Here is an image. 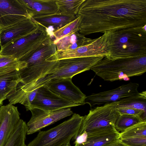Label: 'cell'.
I'll return each mask as SVG.
<instances>
[{
  "mask_svg": "<svg viewBox=\"0 0 146 146\" xmlns=\"http://www.w3.org/2000/svg\"><path fill=\"white\" fill-rule=\"evenodd\" d=\"M77 16L84 35L146 25V0H85Z\"/></svg>",
  "mask_w": 146,
  "mask_h": 146,
  "instance_id": "1",
  "label": "cell"
},
{
  "mask_svg": "<svg viewBox=\"0 0 146 146\" xmlns=\"http://www.w3.org/2000/svg\"><path fill=\"white\" fill-rule=\"evenodd\" d=\"M90 70L105 81H127L146 72V55L116 59L105 57Z\"/></svg>",
  "mask_w": 146,
  "mask_h": 146,
  "instance_id": "2",
  "label": "cell"
},
{
  "mask_svg": "<svg viewBox=\"0 0 146 146\" xmlns=\"http://www.w3.org/2000/svg\"><path fill=\"white\" fill-rule=\"evenodd\" d=\"M142 27L110 31V54L107 57L116 59L146 55V31Z\"/></svg>",
  "mask_w": 146,
  "mask_h": 146,
  "instance_id": "3",
  "label": "cell"
},
{
  "mask_svg": "<svg viewBox=\"0 0 146 146\" xmlns=\"http://www.w3.org/2000/svg\"><path fill=\"white\" fill-rule=\"evenodd\" d=\"M103 56L74 58L56 61L53 68L36 82L24 86L26 91H29L45 86L53 80L61 78H71L75 75L90 70Z\"/></svg>",
  "mask_w": 146,
  "mask_h": 146,
  "instance_id": "4",
  "label": "cell"
},
{
  "mask_svg": "<svg viewBox=\"0 0 146 146\" xmlns=\"http://www.w3.org/2000/svg\"><path fill=\"white\" fill-rule=\"evenodd\" d=\"M57 50L53 40L46 44L28 56L23 57L18 60L24 62L26 67L19 71V74L23 85L33 83L38 80L51 70L56 61H48L46 60L54 54Z\"/></svg>",
  "mask_w": 146,
  "mask_h": 146,
  "instance_id": "5",
  "label": "cell"
},
{
  "mask_svg": "<svg viewBox=\"0 0 146 146\" xmlns=\"http://www.w3.org/2000/svg\"><path fill=\"white\" fill-rule=\"evenodd\" d=\"M83 116L74 113L68 119L48 130L40 131L26 146H62L75 141Z\"/></svg>",
  "mask_w": 146,
  "mask_h": 146,
  "instance_id": "6",
  "label": "cell"
},
{
  "mask_svg": "<svg viewBox=\"0 0 146 146\" xmlns=\"http://www.w3.org/2000/svg\"><path fill=\"white\" fill-rule=\"evenodd\" d=\"M52 40L45 28L38 24L37 28L31 33L1 48L0 55L11 56L18 60L32 54Z\"/></svg>",
  "mask_w": 146,
  "mask_h": 146,
  "instance_id": "7",
  "label": "cell"
},
{
  "mask_svg": "<svg viewBox=\"0 0 146 146\" xmlns=\"http://www.w3.org/2000/svg\"><path fill=\"white\" fill-rule=\"evenodd\" d=\"M116 104V102H112L90 110L87 115L83 116L78 136L85 132L87 133L108 127H115L116 121L120 115Z\"/></svg>",
  "mask_w": 146,
  "mask_h": 146,
  "instance_id": "8",
  "label": "cell"
},
{
  "mask_svg": "<svg viewBox=\"0 0 146 146\" xmlns=\"http://www.w3.org/2000/svg\"><path fill=\"white\" fill-rule=\"evenodd\" d=\"M101 36L91 41L84 46L66 51H57L50 56L52 60L68 58L103 56H109L110 52V31L106 32Z\"/></svg>",
  "mask_w": 146,
  "mask_h": 146,
  "instance_id": "9",
  "label": "cell"
},
{
  "mask_svg": "<svg viewBox=\"0 0 146 146\" xmlns=\"http://www.w3.org/2000/svg\"><path fill=\"white\" fill-rule=\"evenodd\" d=\"M29 110L31 112L32 116L27 123L28 135L39 132L42 129L73 113L70 108L49 111L31 107Z\"/></svg>",
  "mask_w": 146,
  "mask_h": 146,
  "instance_id": "10",
  "label": "cell"
},
{
  "mask_svg": "<svg viewBox=\"0 0 146 146\" xmlns=\"http://www.w3.org/2000/svg\"><path fill=\"white\" fill-rule=\"evenodd\" d=\"M139 84L131 82L113 90L92 93L86 96L85 104L91 108L97 105L116 102L138 94Z\"/></svg>",
  "mask_w": 146,
  "mask_h": 146,
  "instance_id": "11",
  "label": "cell"
},
{
  "mask_svg": "<svg viewBox=\"0 0 146 146\" xmlns=\"http://www.w3.org/2000/svg\"><path fill=\"white\" fill-rule=\"evenodd\" d=\"M80 106L64 99L51 91L47 86L38 88L36 96L29 109L35 107L49 111Z\"/></svg>",
  "mask_w": 146,
  "mask_h": 146,
  "instance_id": "12",
  "label": "cell"
},
{
  "mask_svg": "<svg viewBox=\"0 0 146 146\" xmlns=\"http://www.w3.org/2000/svg\"><path fill=\"white\" fill-rule=\"evenodd\" d=\"M31 18L19 0H0V30Z\"/></svg>",
  "mask_w": 146,
  "mask_h": 146,
  "instance_id": "13",
  "label": "cell"
},
{
  "mask_svg": "<svg viewBox=\"0 0 146 146\" xmlns=\"http://www.w3.org/2000/svg\"><path fill=\"white\" fill-rule=\"evenodd\" d=\"M72 78L56 79L45 86L62 98L80 105H84L86 96L73 83Z\"/></svg>",
  "mask_w": 146,
  "mask_h": 146,
  "instance_id": "14",
  "label": "cell"
},
{
  "mask_svg": "<svg viewBox=\"0 0 146 146\" xmlns=\"http://www.w3.org/2000/svg\"><path fill=\"white\" fill-rule=\"evenodd\" d=\"M17 107L8 104L0 107V146H4L20 119Z\"/></svg>",
  "mask_w": 146,
  "mask_h": 146,
  "instance_id": "15",
  "label": "cell"
},
{
  "mask_svg": "<svg viewBox=\"0 0 146 146\" xmlns=\"http://www.w3.org/2000/svg\"><path fill=\"white\" fill-rule=\"evenodd\" d=\"M38 25L31 18L0 30L1 48L13 40L30 33L36 29Z\"/></svg>",
  "mask_w": 146,
  "mask_h": 146,
  "instance_id": "16",
  "label": "cell"
},
{
  "mask_svg": "<svg viewBox=\"0 0 146 146\" xmlns=\"http://www.w3.org/2000/svg\"><path fill=\"white\" fill-rule=\"evenodd\" d=\"M76 18L59 11L52 14L36 15L31 19L35 22L45 28L51 38L54 32L62 28Z\"/></svg>",
  "mask_w": 146,
  "mask_h": 146,
  "instance_id": "17",
  "label": "cell"
},
{
  "mask_svg": "<svg viewBox=\"0 0 146 146\" xmlns=\"http://www.w3.org/2000/svg\"><path fill=\"white\" fill-rule=\"evenodd\" d=\"M87 134V139L85 142L75 145L74 146H104L120 139V132L114 127H108Z\"/></svg>",
  "mask_w": 146,
  "mask_h": 146,
  "instance_id": "18",
  "label": "cell"
},
{
  "mask_svg": "<svg viewBox=\"0 0 146 146\" xmlns=\"http://www.w3.org/2000/svg\"><path fill=\"white\" fill-rule=\"evenodd\" d=\"M31 17L34 16L52 14L58 11L56 0H19Z\"/></svg>",
  "mask_w": 146,
  "mask_h": 146,
  "instance_id": "19",
  "label": "cell"
},
{
  "mask_svg": "<svg viewBox=\"0 0 146 146\" xmlns=\"http://www.w3.org/2000/svg\"><path fill=\"white\" fill-rule=\"evenodd\" d=\"M92 40L77 31L72 32L54 43L57 51H66L85 45Z\"/></svg>",
  "mask_w": 146,
  "mask_h": 146,
  "instance_id": "20",
  "label": "cell"
},
{
  "mask_svg": "<svg viewBox=\"0 0 146 146\" xmlns=\"http://www.w3.org/2000/svg\"><path fill=\"white\" fill-rule=\"evenodd\" d=\"M17 70L6 75L0 77V105L3 104L9 94L16 87L21 80Z\"/></svg>",
  "mask_w": 146,
  "mask_h": 146,
  "instance_id": "21",
  "label": "cell"
},
{
  "mask_svg": "<svg viewBox=\"0 0 146 146\" xmlns=\"http://www.w3.org/2000/svg\"><path fill=\"white\" fill-rule=\"evenodd\" d=\"M117 108H129L146 111V91L128 97L116 102Z\"/></svg>",
  "mask_w": 146,
  "mask_h": 146,
  "instance_id": "22",
  "label": "cell"
},
{
  "mask_svg": "<svg viewBox=\"0 0 146 146\" xmlns=\"http://www.w3.org/2000/svg\"><path fill=\"white\" fill-rule=\"evenodd\" d=\"M26 66L24 62L12 57L0 55V77L7 75Z\"/></svg>",
  "mask_w": 146,
  "mask_h": 146,
  "instance_id": "23",
  "label": "cell"
},
{
  "mask_svg": "<svg viewBox=\"0 0 146 146\" xmlns=\"http://www.w3.org/2000/svg\"><path fill=\"white\" fill-rule=\"evenodd\" d=\"M27 131V123L20 119L15 131L4 146H26L25 141Z\"/></svg>",
  "mask_w": 146,
  "mask_h": 146,
  "instance_id": "24",
  "label": "cell"
},
{
  "mask_svg": "<svg viewBox=\"0 0 146 146\" xmlns=\"http://www.w3.org/2000/svg\"><path fill=\"white\" fill-rule=\"evenodd\" d=\"M85 0H56L58 11L67 15L76 16Z\"/></svg>",
  "mask_w": 146,
  "mask_h": 146,
  "instance_id": "25",
  "label": "cell"
},
{
  "mask_svg": "<svg viewBox=\"0 0 146 146\" xmlns=\"http://www.w3.org/2000/svg\"><path fill=\"white\" fill-rule=\"evenodd\" d=\"M143 121H146L142 117L129 114L120 115L115 124V127L119 132H123L128 127Z\"/></svg>",
  "mask_w": 146,
  "mask_h": 146,
  "instance_id": "26",
  "label": "cell"
},
{
  "mask_svg": "<svg viewBox=\"0 0 146 146\" xmlns=\"http://www.w3.org/2000/svg\"><path fill=\"white\" fill-rule=\"evenodd\" d=\"M138 137H146V121H143L134 124L120 133V139Z\"/></svg>",
  "mask_w": 146,
  "mask_h": 146,
  "instance_id": "27",
  "label": "cell"
},
{
  "mask_svg": "<svg viewBox=\"0 0 146 146\" xmlns=\"http://www.w3.org/2000/svg\"><path fill=\"white\" fill-rule=\"evenodd\" d=\"M76 16L74 20L53 32L52 36L55 38L54 42L72 32L78 31L80 18Z\"/></svg>",
  "mask_w": 146,
  "mask_h": 146,
  "instance_id": "28",
  "label": "cell"
},
{
  "mask_svg": "<svg viewBox=\"0 0 146 146\" xmlns=\"http://www.w3.org/2000/svg\"><path fill=\"white\" fill-rule=\"evenodd\" d=\"M129 146H146V137H138L123 138L120 139Z\"/></svg>",
  "mask_w": 146,
  "mask_h": 146,
  "instance_id": "29",
  "label": "cell"
},
{
  "mask_svg": "<svg viewBox=\"0 0 146 146\" xmlns=\"http://www.w3.org/2000/svg\"><path fill=\"white\" fill-rule=\"evenodd\" d=\"M117 109L120 115L129 114L140 116L146 120V112L143 110L129 108H117Z\"/></svg>",
  "mask_w": 146,
  "mask_h": 146,
  "instance_id": "30",
  "label": "cell"
},
{
  "mask_svg": "<svg viewBox=\"0 0 146 146\" xmlns=\"http://www.w3.org/2000/svg\"><path fill=\"white\" fill-rule=\"evenodd\" d=\"M87 134L86 132H84L81 134L78 135L74 141V143L75 145L80 144L85 142L87 139Z\"/></svg>",
  "mask_w": 146,
  "mask_h": 146,
  "instance_id": "31",
  "label": "cell"
},
{
  "mask_svg": "<svg viewBox=\"0 0 146 146\" xmlns=\"http://www.w3.org/2000/svg\"><path fill=\"white\" fill-rule=\"evenodd\" d=\"M104 146H129L122 142L120 139L113 143Z\"/></svg>",
  "mask_w": 146,
  "mask_h": 146,
  "instance_id": "32",
  "label": "cell"
},
{
  "mask_svg": "<svg viewBox=\"0 0 146 146\" xmlns=\"http://www.w3.org/2000/svg\"><path fill=\"white\" fill-rule=\"evenodd\" d=\"M142 28L143 30L146 31V25L143 26Z\"/></svg>",
  "mask_w": 146,
  "mask_h": 146,
  "instance_id": "33",
  "label": "cell"
},
{
  "mask_svg": "<svg viewBox=\"0 0 146 146\" xmlns=\"http://www.w3.org/2000/svg\"><path fill=\"white\" fill-rule=\"evenodd\" d=\"M71 146L70 144H67V145H64L63 146Z\"/></svg>",
  "mask_w": 146,
  "mask_h": 146,
  "instance_id": "34",
  "label": "cell"
}]
</instances>
